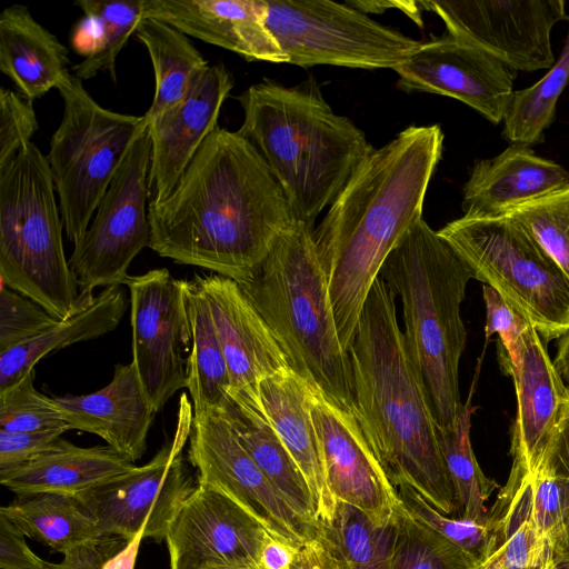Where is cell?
I'll return each instance as SVG.
<instances>
[{
	"label": "cell",
	"instance_id": "1",
	"mask_svg": "<svg viewBox=\"0 0 569 569\" xmlns=\"http://www.w3.org/2000/svg\"><path fill=\"white\" fill-rule=\"evenodd\" d=\"M149 248L238 283L261 266L296 220L256 148L217 127L161 201H149Z\"/></svg>",
	"mask_w": 569,
	"mask_h": 569
},
{
	"label": "cell",
	"instance_id": "2",
	"mask_svg": "<svg viewBox=\"0 0 569 569\" xmlns=\"http://www.w3.org/2000/svg\"><path fill=\"white\" fill-rule=\"evenodd\" d=\"M442 144L438 124L399 132L358 167L312 232L347 352L387 257L422 218Z\"/></svg>",
	"mask_w": 569,
	"mask_h": 569
},
{
	"label": "cell",
	"instance_id": "3",
	"mask_svg": "<svg viewBox=\"0 0 569 569\" xmlns=\"http://www.w3.org/2000/svg\"><path fill=\"white\" fill-rule=\"evenodd\" d=\"M356 418L397 488L407 486L445 515H457L427 392L411 361L397 317L396 296L373 283L348 351Z\"/></svg>",
	"mask_w": 569,
	"mask_h": 569
},
{
	"label": "cell",
	"instance_id": "4",
	"mask_svg": "<svg viewBox=\"0 0 569 569\" xmlns=\"http://www.w3.org/2000/svg\"><path fill=\"white\" fill-rule=\"evenodd\" d=\"M238 100V132L259 152L297 220L313 229L358 167L375 150L350 119L336 113L315 81L286 87L263 79Z\"/></svg>",
	"mask_w": 569,
	"mask_h": 569
},
{
	"label": "cell",
	"instance_id": "5",
	"mask_svg": "<svg viewBox=\"0 0 569 569\" xmlns=\"http://www.w3.org/2000/svg\"><path fill=\"white\" fill-rule=\"evenodd\" d=\"M380 278L401 302L406 346L436 425L449 427L463 407L459 362L467 332L461 303L473 273L421 218L389 253Z\"/></svg>",
	"mask_w": 569,
	"mask_h": 569
},
{
	"label": "cell",
	"instance_id": "6",
	"mask_svg": "<svg viewBox=\"0 0 569 569\" xmlns=\"http://www.w3.org/2000/svg\"><path fill=\"white\" fill-rule=\"evenodd\" d=\"M313 230L296 219L239 286L276 336L291 369L330 403L356 416L350 358L338 335Z\"/></svg>",
	"mask_w": 569,
	"mask_h": 569
},
{
	"label": "cell",
	"instance_id": "7",
	"mask_svg": "<svg viewBox=\"0 0 569 569\" xmlns=\"http://www.w3.org/2000/svg\"><path fill=\"white\" fill-rule=\"evenodd\" d=\"M54 191L48 159L32 142L0 169V276L9 288L66 320L94 297L77 291Z\"/></svg>",
	"mask_w": 569,
	"mask_h": 569
},
{
	"label": "cell",
	"instance_id": "8",
	"mask_svg": "<svg viewBox=\"0 0 569 569\" xmlns=\"http://www.w3.org/2000/svg\"><path fill=\"white\" fill-rule=\"evenodd\" d=\"M438 233L546 342L569 330V277L519 222L462 216Z\"/></svg>",
	"mask_w": 569,
	"mask_h": 569
},
{
	"label": "cell",
	"instance_id": "9",
	"mask_svg": "<svg viewBox=\"0 0 569 569\" xmlns=\"http://www.w3.org/2000/svg\"><path fill=\"white\" fill-rule=\"evenodd\" d=\"M63 102L47 156L67 238L76 244L129 147L148 124L144 116L101 107L74 74L58 88Z\"/></svg>",
	"mask_w": 569,
	"mask_h": 569
},
{
	"label": "cell",
	"instance_id": "10",
	"mask_svg": "<svg viewBox=\"0 0 569 569\" xmlns=\"http://www.w3.org/2000/svg\"><path fill=\"white\" fill-rule=\"evenodd\" d=\"M267 26L288 63L396 69L419 41L347 2L268 0Z\"/></svg>",
	"mask_w": 569,
	"mask_h": 569
},
{
	"label": "cell",
	"instance_id": "11",
	"mask_svg": "<svg viewBox=\"0 0 569 569\" xmlns=\"http://www.w3.org/2000/svg\"><path fill=\"white\" fill-rule=\"evenodd\" d=\"M151 139L148 124L132 141L91 222L74 244L69 267L83 293L121 286L133 258L150 243Z\"/></svg>",
	"mask_w": 569,
	"mask_h": 569
},
{
	"label": "cell",
	"instance_id": "12",
	"mask_svg": "<svg viewBox=\"0 0 569 569\" xmlns=\"http://www.w3.org/2000/svg\"><path fill=\"white\" fill-rule=\"evenodd\" d=\"M192 420V402L182 393L174 435L148 463L78 496L101 536L131 541L142 533L157 542L166 539L172 519L197 486L182 455Z\"/></svg>",
	"mask_w": 569,
	"mask_h": 569
},
{
	"label": "cell",
	"instance_id": "13",
	"mask_svg": "<svg viewBox=\"0 0 569 569\" xmlns=\"http://www.w3.org/2000/svg\"><path fill=\"white\" fill-rule=\"evenodd\" d=\"M132 365L143 391L159 411L180 389L187 388L191 343L183 280L168 269L158 268L128 276Z\"/></svg>",
	"mask_w": 569,
	"mask_h": 569
},
{
	"label": "cell",
	"instance_id": "14",
	"mask_svg": "<svg viewBox=\"0 0 569 569\" xmlns=\"http://www.w3.org/2000/svg\"><path fill=\"white\" fill-rule=\"evenodd\" d=\"M449 34L488 52L513 71L550 69L551 30L567 19L563 0H467L422 2Z\"/></svg>",
	"mask_w": 569,
	"mask_h": 569
},
{
	"label": "cell",
	"instance_id": "15",
	"mask_svg": "<svg viewBox=\"0 0 569 569\" xmlns=\"http://www.w3.org/2000/svg\"><path fill=\"white\" fill-rule=\"evenodd\" d=\"M188 459L198 470L197 483L229 496L273 537L299 549L315 536L241 446L222 411L193 412Z\"/></svg>",
	"mask_w": 569,
	"mask_h": 569
},
{
	"label": "cell",
	"instance_id": "16",
	"mask_svg": "<svg viewBox=\"0 0 569 569\" xmlns=\"http://www.w3.org/2000/svg\"><path fill=\"white\" fill-rule=\"evenodd\" d=\"M500 358L512 377L517 397L511 430V472L495 503L505 507L518 487L531 481L542 468L569 397V387L551 361L547 342L530 322L518 345Z\"/></svg>",
	"mask_w": 569,
	"mask_h": 569
},
{
	"label": "cell",
	"instance_id": "17",
	"mask_svg": "<svg viewBox=\"0 0 569 569\" xmlns=\"http://www.w3.org/2000/svg\"><path fill=\"white\" fill-rule=\"evenodd\" d=\"M270 536L229 496L197 483L164 540L171 569H261V551Z\"/></svg>",
	"mask_w": 569,
	"mask_h": 569
},
{
	"label": "cell",
	"instance_id": "18",
	"mask_svg": "<svg viewBox=\"0 0 569 569\" xmlns=\"http://www.w3.org/2000/svg\"><path fill=\"white\" fill-rule=\"evenodd\" d=\"M395 71L401 89L457 99L493 124L503 121L516 77L488 52L449 33L420 42Z\"/></svg>",
	"mask_w": 569,
	"mask_h": 569
},
{
	"label": "cell",
	"instance_id": "19",
	"mask_svg": "<svg viewBox=\"0 0 569 569\" xmlns=\"http://www.w3.org/2000/svg\"><path fill=\"white\" fill-rule=\"evenodd\" d=\"M311 418L329 493L365 512L375 523L395 520L401 501L367 441L356 416L317 391Z\"/></svg>",
	"mask_w": 569,
	"mask_h": 569
},
{
	"label": "cell",
	"instance_id": "20",
	"mask_svg": "<svg viewBox=\"0 0 569 569\" xmlns=\"http://www.w3.org/2000/svg\"><path fill=\"white\" fill-rule=\"evenodd\" d=\"M193 277L210 305L229 373L228 397H259L262 379L291 369L286 352L237 281L217 273Z\"/></svg>",
	"mask_w": 569,
	"mask_h": 569
},
{
	"label": "cell",
	"instance_id": "21",
	"mask_svg": "<svg viewBox=\"0 0 569 569\" xmlns=\"http://www.w3.org/2000/svg\"><path fill=\"white\" fill-rule=\"evenodd\" d=\"M233 78L223 63L210 66L176 106L148 120L151 139L150 201L173 190L194 154L218 127Z\"/></svg>",
	"mask_w": 569,
	"mask_h": 569
},
{
	"label": "cell",
	"instance_id": "22",
	"mask_svg": "<svg viewBox=\"0 0 569 569\" xmlns=\"http://www.w3.org/2000/svg\"><path fill=\"white\" fill-rule=\"evenodd\" d=\"M267 14L268 0H143V18L164 21L249 61L288 63Z\"/></svg>",
	"mask_w": 569,
	"mask_h": 569
},
{
	"label": "cell",
	"instance_id": "23",
	"mask_svg": "<svg viewBox=\"0 0 569 569\" xmlns=\"http://www.w3.org/2000/svg\"><path fill=\"white\" fill-rule=\"evenodd\" d=\"M52 398L70 430L99 436L133 462L144 455L156 410L132 362L118 363L111 381L96 392Z\"/></svg>",
	"mask_w": 569,
	"mask_h": 569
},
{
	"label": "cell",
	"instance_id": "24",
	"mask_svg": "<svg viewBox=\"0 0 569 569\" xmlns=\"http://www.w3.org/2000/svg\"><path fill=\"white\" fill-rule=\"evenodd\" d=\"M569 187V172L537 156L529 147L511 144L491 159L478 160L462 190L466 217L493 218L525 202Z\"/></svg>",
	"mask_w": 569,
	"mask_h": 569
},
{
	"label": "cell",
	"instance_id": "25",
	"mask_svg": "<svg viewBox=\"0 0 569 569\" xmlns=\"http://www.w3.org/2000/svg\"><path fill=\"white\" fill-rule=\"evenodd\" d=\"M137 468L110 446L78 447L62 437L21 466L0 469L1 485L20 497L42 492L80 496Z\"/></svg>",
	"mask_w": 569,
	"mask_h": 569
},
{
	"label": "cell",
	"instance_id": "26",
	"mask_svg": "<svg viewBox=\"0 0 569 569\" xmlns=\"http://www.w3.org/2000/svg\"><path fill=\"white\" fill-rule=\"evenodd\" d=\"M318 390L292 369L277 372L258 385L261 408L282 443L303 473L311 490L317 518L332 502L311 418Z\"/></svg>",
	"mask_w": 569,
	"mask_h": 569
},
{
	"label": "cell",
	"instance_id": "27",
	"mask_svg": "<svg viewBox=\"0 0 569 569\" xmlns=\"http://www.w3.org/2000/svg\"><path fill=\"white\" fill-rule=\"evenodd\" d=\"M220 411L278 495L315 531L317 509L309 485L267 419L259 398L231 395L227 406Z\"/></svg>",
	"mask_w": 569,
	"mask_h": 569
},
{
	"label": "cell",
	"instance_id": "28",
	"mask_svg": "<svg viewBox=\"0 0 569 569\" xmlns=\"http://www.w3.org/2000/svg\"><path fill=\"white\" fill-rule=\"evenodd\" d=\"M68 49L40 24L27 7L0 13V70L19 93L33 101L58 88L71 73Z\"/></svg>",
	"mask_w": 569,
	"mask_h": 569
},
{
	"label": "cell",
	"instance_id": "29",
	"mask_svg": "<svg viewBox=\"0 0 569 569\" xmlns=\"http://www.w3.org/2000/svg\"><path fill=\"white\" fill-rule=\"evenodd\" d=\"M127 310V298L118 286L104 287L86 307L60 320L41 335L0 353V391L21 380L48 355L68 346L113 331Z\"/></svg>",
	"mask_w": 569,
	"mask_h": 569
},
{
	"label": "cell",
	"instance_id": "30",
	"mask_svg": "<svg viewBox=\"0 0 569 569\" xmlns=\"http://www.w3.org/2000/svg\"><path fill=\"white\" fill-rule=\"evenodd\" d=\"M134 34L154 71V96L144 114L150 120L179 103L210 66L187 34L164 21L143 18Z\"/></svg>",
	"mask_w": 569,
	"mask_h": 569
},
{
	"label": "cell",
	"instance_id": "31",
	"mask_svg": "<svg viewBox=\"0 0 569 569\" xmlns=\"http://www.w3.org/2000/svg\"><path fill=\"white\" fill-rule=\"evenodd\" d=\"M183 283L191 332L187 389L193 412L223 410L230 380L210 305L194 277Z\"/></svg>",
	"mask_w": 569,
	"mask_h": 569
},
{
	"label": "cell",
	"instance_id": "32",
	"mask_svg": "<svg viewBox=\"0 0 569 569\" xmlns=\"http://www.w3.org/2000/svg\"><path fill=\"white\" fill-rule=\"evenodd\" d=\"M0 515L26 537L62 555L101 536L94 518L78 496L54 492L23 496L1 507Z\"/></svg>",
	"mask_w": 569,
	"mask_h": 569
},
{
	"label": "cell",
	"instance_id": "33",
	"mask_svg": "<svg viewBox=\"0 0 569 569\" xmlns=\"http://www.w3.org/2000/svg\"><path fill=\"white\" fill-rule=\"evenodd\" d=\"M315 536L347 569H390L395 520L379 526L360 509L332 499L317 518Z\"/></svg>",
	"mask_w": 569,
	"mask_h": 569
},
{
	"label": "cell",
	"instance_id": "34",
	"mask_svg": "<svg viewBox=\"0 0 569 569\" xmlns=\"http://www.w3.org/2000/svg\"><path fill=\"white\" fill-rule=\"evenodd\" d=\"M471 398L470 393L451 426L437 427V439L453 486L457 517L489 523L492 520L486 502L498 483L485 476L472 450L470 428L476 408L471 405Z\"/></svg>",
	"mask_w": 569,
	"mask_h": 569
},
{
	"label": "cell",
	"instance_id": "35",
	"mask_svg": "<svg viewBox=\"0 0 569 569\" xmlns=\"http://www.w3.org/2000/svg\"><path fill=\"white\" fill-rule=\"evenodd\" d=\"M568 82L569 30L561 54L549 71L535 84L513 90L503 116V137L512 144L527 147L541 142Z\"/></svg>",
	"mask_w": 569,
	"mask_h": 569
},
{
	"label": "cell",
	"instance_id": "36",
	"mask_svg": "<svg viewBox=\"0 0 569 569\" xmlns=\"http://www.w3.org/2000/svg\"><path fill=\"white\" fill-rule=\"evenodd\" d=\"M499 542L477 569H548L552 555L532 516L531 481L519 486L498 519Z\"/></svg>",
	"mask_w": 569,
	"mask_h": 569
},
{
	"label": "cell",
	"instance_id": "37",
	"mask_svg": "<svg viewBox=\"0 0 569 569\" xmlns=\"http://www.w3.org/2000/svg\"><path fill=\"white\" fill-rule=\"evenodd\" d=\"M480 562L417 520L402 505L395 515L390 569H477Z\"/></svg>",
	"mask_w": 569,
	"mask_h": 569
},
{
	"label": "cell",
	"instance_id": "38",
	"mask_svg": "<svg viewBox=\"0 0 569 569\" xmlns=\"http://www.w3.org/2000/svg\"><path fill=\"white\" fill-rule=\"evenodd\" d=\"M74 4L99 20L101 33L93 53L73 66L72 74L83 81L103 71L116 82V59L143 19V0H78Z\"/></svg>",
	"mask_w": 569,
	"mask_h": 569
},
{
	"label": "cell",
	"instance_id": "39",
	"mask_svg": "<svg viewBox=\"0 0 569 569\" xmlns=\"http://www.w3.org/2000/svg\"><path fill=\"white\" fill-rule=\"evenodd\" d=\"M505 216L525 227L569 277V187L521 203Z\"/></svg>",
	"mask_w": 569,
	"mask_h": 569
},
{
	"label": "cell",
	"instance_id": "40",
	"mask_svg": "<svg viewBox=\"0 0 569 569\" xmlns=\"http://www.w3.org/2000/svg\"><path fill=\"white\" fill-rule=\"evenodd\" d=\"M397 490L400 501L417 520L473 556L480 563L498 547V520L479 523L448 516L429 505L413 489L401 486Z\"/></svg>",
	"mask_w": 569,
	"mask_h": 569
},
{
	"label": "cell",
	"instance_id": "41",
	"mask_svg": "<svg viewBox=\"0 0 569 569\" xmlns=\"http://www.w3.org/2000/svg\"><path fill=\"white\" fill-rule=\"evenodd\" d=\"M532 516L552 558L569 553V480L542 467L531 479Z\"/></svg>",
	"mask_w": 569,
	"mask_h": 569
},
{
	"label": "cell",
	"instance_id": "42",
	"mask_svg": "<svg viewBox=\"0 0 569 569\" xmlns=\"http://www.w3.org/2000/svg\"><path fill=\"white\" fill-rule=\"evenodd\" d=\"M34 376L36 369L0 391V430L39 431L68 426L53 398L36 389Z\"/></svg>",
	"mask_w": 569,
	"mask_h": 569
},
{
	"label": "cell",
	"instance_id": "43",
	"mask_svg": "<svg viewBox=\"0 0 569 569\" xmlns=\"http://www.w3.org/2000/svg\"><path fill=\"white\" fill-rule=\"evenodd\" d=\"M59 321L41 306L1 281L0 353L41 335Z\"/></svg>",
	"mask_w": 569,
	"mask_h": 569
},
{
	"label": "cell",
	"instance_id": "44",
	"mask_svg": "<svg viewBox=\"0 0 569 569\" xmlns=\"http://www.w3.org/2000/svg\"><path fill=\"white\" fill-rule=\"evenodd\" d=\"M32 102L13 90L0 89V169L31 142L39 128Z\"/></svg>",
	"mask_w": 569,
	"mask_h": 569
},
{
	"label": "cell",
	"instance_id": "45",
	"mask_svg": "<svg viewBox=\"0 0 569 569\" xmlns=\"http://www.w3.org/2000/svg\"><path fill=\"white\" fill-rule=\"evenodd\" d=\"M68 426L39 431L0 430V469L21 466L53 448Z\"/></svg>",
	"mask_w": 569,
	"mask_h": 569
},
{
	"label": "cell",
	"instance_id": "46",
	"mask_svg": "<svg viewBox=\"0 0 569 569\" xmlns=\"http://www.w3.org/2000/svg\"><path fill=\"white\" fill-rule=\"evenodd\" d=\"M482 291L486 305V340L497 333L500 338V356H505L518 345L529 321L491 287L485 284Z\"/></svg>",
	"mask_w": 569,
	"mask_h": 569
},
{
	"label": "cell",
	"instance_id": "47",
	"mask_svg": "<svg viewBox=\"0 0 569 569\" xmlns=\"http://www.w3.org/2000/svg\"><path fill=\"white\" fill-rule=\"evenodd\" d=\"M24 537L0 515V569H57L58 563L46 561L36 555Z\"/></svg>",
	"mask_w": 569,
	"mask_h": 569
},
{
	"label": "cell",
	"instance_id": "48",
	"mask_svg": "<svg viewBox=\"0 0 569 569\" xmlns=\"http://www.w3.org/2000/svg\"><path fill=\"white\" fill-rule=\"evenodd\" d=\"M129 542L118 536H100L67 551L57 569H103Z\"/></svg>",
	"mask_w": 569,
	"mask_h": 569
},
{
	"label": "cell",
	"instance_id": "49",
	"mask_svg": "<svg viewBox=\"0 0 569 569\" xmlns=\"http://www.w3.org/2000/svg\"><path fill=\"white\" fill-rule=\"evenodd\" d=\"M542 467L569 480V397Z\"/></svg>",
	"mask_w": 569,
	"mask_h": 569
},
{
	"label": "cell",
	"instance_id": "50",
	"mask_svg": "<svg viewBox=\"0 0 569 569\" xmlns=\"http://www.w3.org/2000/svg\"><path fill=\"white\" fill-rule=\"evenodd\" d=\"M290 569H347V567L313 536L298 549Z\"/></svg>",
	"mask_w": 569,
	"mask_h": 569
},
{
	"label": "cell",
	"instance_id": "51",
	"mask_svg": "<svg viewBox=\"0 0 569 569\" xmlns=\"http://www.w3.org/2000/svg\"><path fill=\"white\" fill-rule=\"evenodd\" d=\"M298 548L291 543L270 536L266 541L261 556V569H290Z\"/></svg>",
	"mask_w": 569,
	"mask_h": 569
},
{
	"label": "cell",
	"instance_id": "52",
	"mask_svg": "<svg viewBox=\"0 0 569 569\" xmlns=\"http://www.w3.org/2000/svg\"><path fill=\"white\" fill-rule=\"evenodd\" d=\"M143 535H137L103 569H133Z\"/></svg>",
	"mask_w": 569,
	"mask_h": 569
},
{
	"label": "cell",
	"instance_id": "53",
	"mask_svg": "<svg viewBox=\"0 0 569 569\" xmlns=\"http://www.w3.org/2000/svg\"><path fill=\"white\" fill-rule=\"evenodd\" d=\"M553 365L562 380L569 383V330L559 338Z\"/></svg>",
	"mask_w": 569,
	"mask_h": 569
},
{
	"label": "cell",
	"instance_id": "54",
	"mask_svg": "<svg viewBox=\"0 0 569 569\" xmlns=\"http://www.w3.org/2000/svg\"><path fill=\"white\" fill-rule=\"evenodd\" d=\"M548 569H569V553L552 558Z\"/></svg>",
	"mask_w": 569,
	"mask_h": 569
}]
</instances>
